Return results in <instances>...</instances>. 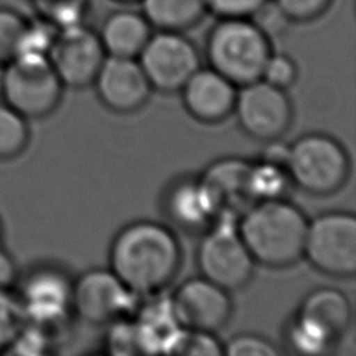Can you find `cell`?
Returning a JSON list of instances; mask_svg holds the SVG:
<instances>
[{
	"mask_svg": "<svg viewBox=\"0 0 356 356\" xmlns=\"http://www.w3.org/2000/svg\"><path fill=\"white\" fill-rule=\"evenodd\" d=\"M241 129L261 142L280 139L292 122V103L285 89L264 79L239 86L234 111Z\"/></svg>",
	"mask_w": 356,
	"mask_h": 356,
	"instance_id": "10",
	"label": "cell"
},
{
	"mask_svg": "<svg viewBox=\"0 0 356 356\" xmlns=\"http://www.w3.org/2000/svg\"><path fill=\"white\" fill-rule=\"evenodd\" d=\"M204 231L196 252L200 275L228 292L245 286L253 275L256 261L234 218L220 217Z\"/></svg>",
	"mask_w": 356,
	"mask_h": 356,
	"instance_id": "7",
	"label": "cell"
},
{
	"mask_svg": "<svg viewBox=\"0 0 356 356\" xmlns=\"http://www.w3.org/2000/svg\"><path fill=\"white\" fill-rule=\"evenodd\" d=\"M28 142V120L0 100V161L19 156Z\"/></svg>",
	"mask_w": 356,
	"mask_h": 356,
	"instance_id": "22",
	"label": "cell"
},
{
	"mask_svg": "<svg viewBox=\"0 0 356 356\" xmlns=\"http://www.w3.org/2000/svg\"><path fill=\"white\" fill-rule=\"evenodd\" d=\"M250 164L241 159L218 160L197 178L216 220L234 218L235 213H242L253 203L249 189Z\"/></svg>",
	"mask_w": 356,
	"mask_h": 356,
	"instance_id": "15",
	"label": "cell"
},
{
	"mask_svg": "<svg viewBox=\"0 0 356 356\" xmlns=\"http://www.w3.org/2000/svg\"><path fill=\"white\" fill-rule=\"evenodd\" d=\"M47 57L64 88L92 85L107 57L96 31L83 22L58 28Z\"/></svg>",
	"mask_w": 356,
	"mask_h": 356,
	"instance_id": "11",
	"label": "cell"
},
{
	"mask_svg": "<svg viewBox=\"0 0 356 356\" xmlns=\"http://www.w3.org/2000/svg\"><path fill=\"white\" fill-rule=\"evenodd\" d=\"M26 324V317L17 295L0 289V353L10 346Z\"/></svg>",
	"mask_w": 356,
	"mask_h": 356,
	"instance_id": "26",
	"label": "cell"
},
{
	"mask_svg": "<svg viewBox=\"0 0 356 356\" xmlns=\"http://www.w3.org/2000/svg\"><path fill=\"white\" fill-rule=\"evenodd\" d=\"M271 53L268 35L250 18H220L207 33L209 67L238 88L261 78Z\"/></svg>",
	"mask_w": 356,
	"mask_h": 356,
	"instance_id": "3",
	"label": "cell"
},
{
	"mask_svg": "<svg viewBox=\"0 0 356 356\" xmlns=\"http://www.w3.org/2000/svg\"><path fill=\"white\" fill-rule=\"evenodd\" d=\"M153 89L178 92L200 68V56L182 32L157 31L152 33L138 56Z\"/></svg>",
	"mask_w": 356,
	"mask_h": 356,
	"instance_id": "9",
	"label": "cell"
},
{
	"mask_svg": "<svg viewBox=\"0 0 356 356\" xmlns=\"http://www.w3.org/2000/svg\"><path fill=\"white\" fill-rule=\"evenodd\" d=\"M17 281V266L11 254L0 246V289L11 291Z\"/></svg>",
	"mask_w": 356,
	"mask_h": 356,
	"instance_id": "31",
	"label": "cell"
},
{
	"mask_svg": "<svg viewBox=\"0 0 356 356\" xmlns=\"http://www.w3.org/2000/svg\"><path fill=\"white\" fill-rule=\"evenodd\" d=\"M278 349L268 339L250 332L232 337L222 345V355L229 356H274Z\"/></svg>",
	"mask_w": 356,
	"mask_h": 356,
	"instance_id": "27",
	"label": "cell"
},
{
	"mask_svg": "<svg viewBox=\"0 0 356 356\" xmlns=\"http://www.w3.org/2000/svg\"><path fill=\"white\" fill-rule=\"evenodd\" d=\"M291 184L303 192L325 196L348 179L350 161L345 147L325 134H306L288 145L285 164Z\"/></svg>",
	"mask_w": 356,
	"mask_h": 356,
	"instance_id": "5",
	"label": "cell"
},
{
	"mask_svg": "<svg viewBox=\"0 0 356 356\" xmlns=\"http://www.w3.org/2000/svg\"><path fill=\"white\" fill-rule=\"evenodd\" d=\"M40 19L54 28L82 22L90 0H31Z\"/></svg>",
	"mask_w": 356,
	"mask_h": 356,
	"instance_id": "23",
	"label": "cell"
},
{
	"mask_svg": "<svg viewBox=\"0 0 356 356\" xmlns=\"http://www.w3.org/2000/svg\"><path fill=\"white\" fill-rule=\"evenodd\" d=\"M63 89L47 54L19 53L4 64L1 102L26 120L51 114L60 104Z\"/></svg>",
	"mask_w": 356,
	"mask_h": 356,
	"instance_id": "6",
	"label": "cell"
},
{
	"mask_svg": "<svg viewBox=\"0 0 356 356\" xmlns=\"http://www.w3.org/2000/svg\"><path fill=\"white\" fill-rule=\"evenodd\" d=\"M296 76L298 67L289 56L282 53H271L264 65L261 79L277 88L286 89L293 85Z\"/></svg>",
	"mask_w": 356,
	"mask_h": 356,
	"instance_id": "28",
	"label": "cell"
},
{
	"mask_svg": "<svg viewBox=\"0 0 356 356\" xmlns=\"http://www.w3.org/2000/svg\"><path fill=\"white\" fill-rule=\"evenodd\" d=\"M268 0H206L207 10L218 18H252Z\"/></svg>",
	"mask_w": 356,
	"mask_h": 356,
	"instance_id": "30",
	"label": "cell"
},
{
	"mask_svg": "<svg viewBox=\"0 0 356 356\" xmlns=\"http://www.w3.org/2000/svg\"><path fill=\"white\" fill-rule=\"evenodd\" d=\"M152 31L142 11L118 10L106 17L97 35L107 56L138 58Z\"/></svg>",
	"mask_w": 356,
	"mask_h": 356,
	"instance_id": "18",
	"label": "cell"
},
{
	"mask_svg": "<svg viewBox=\"0 0 356 356\" xmlns=\"http://www.w3.org/2000/svg\"><path fill=\"white\" fill-rule=\"evenodd\" d=\"M291 179L284 167L260 160L250 164L249 189L254 202L284 197Z\"/></svg>",
	"mask_w": 356,
	"mask_h": 356,
	"instance_id": "21",
	"label": "cell"
},
{
	"mask_svg": "<svg viewBox=\"0 0 356 356\" xmlns=\"http://www.w3.org/2000/svg\"><path fill=\"white\" fill-rule=\"evenodd\" d=\"M142 14L156 31L184 32L197 25L207 10L206 0H139Z\"/></svg>",
	"mask_w": 356,
	"mask_h": 356,
	"instance_id": "20",
	"label": "cell"
},
{
	"mask_svg": "<svg viewBox=\"0 0 356 356\" xmlns=\"http://www.w3.org/2000/svg\"><path fill=\"white\" fill-rule=\"evenodd\" d=\"M71 285L54 268L31 273L17 295L26 321L40 327L57 323L71 307Z\"/></svg>",
	"mask_w": 356,
	"mask_h": 356,
	"instance_id": "16",
	"label": "cell"
},
{
	"mask_svg": "<svg viewBox=\"0 0 356 356\" xmlns=\"http://www.w3.org/2000/svg\"><path fill=\"white\" fill-rule=\"evenodd\" d=\"M186 111L197 121L216 124L234 111L238 86L213 68H199L181 88Z\"/></svg>",
	"mask_w": 356,
	"mask_h": 356,
	"instance_id": "17",
	"label": "cell"
},
{
	"mask_svg": "<svg viewBox=\"0 0 356 356\" xmlns=\"http://www.w3.org/2000/svg\"><path fill=\"white\" fill-rule=\"evenodd\" d=\"M307 221L298 206L277 197L252 203L236 227L256 264L281 268L303 257Z\"/></svg>",
	"mask_w": 356,
	"mask_h": 356,
	"instance_id": "2",
	"label": "cell"
},
{
	"mask_svg": "<svg viewBox=\"0 0 356 356\" xmlns=\"http://www.w3.org/2000/svg\"><path fill=\"white\" fill-rule=\"evenodd\" d=\"M170 302L178 325L188 330L214 334L232 314L229 292L202 275L184 281Z\"/></svg>",
	"mask_w": 356,
	"mask_h": 356,
	"instance_id": "13",
	"label": "cell"
},
{
	"mask_svg": "<svg viewBox=\"0 0 356 356\" xmlns=\"http://www.w3.org/2000/svg\"><path fill=\"white\" fill-rule=\"evenodd\" d=\"M164 204L167 216L188 231L206 229L216 220L197 178L175 182L167 191Z\"/></svg>",
	"mask_w": 356,
	"mask_h": 356,
	"instance_id": "19",
	"label": "cell"
},
{
	"mask_svg": "<svg viewBox=\"0 0 356 356\" xmlns=\"http://www.w3.org/2000/svg\"><path fill=\"white\" fill-rule=\"evenodd\" d=\"M117 1H122V3H131V1H138V0H117Z\"/></svg>",
	"mask_w": 356,
	"mask_h": 356,
	"instance_id": "34",
	"label": "cell"
},
{
	"mask_svg": "<svg viewBox=\"0 0 356 356\" xmlns=\"http://www.w3.org/2000/svg\"><path fill=\"white\" fill-rule=\"evenodd\" d=\"M303 256L320 273L352 277L356 273V217L328 211L307 221Z\"/></svg>",
	"mask_w": 356,
	"mask_h": 356,
	"instance_id": "8",
	"label": "cell"
},
{
	"mask_svg": "<svg viewBox=\"0 0 356 356\" xmlns=\"http://www.w3.org/2000/svg\"><path fill=\"white\" fill-rule=\"evenodd\" d=\"M135 296L110 268H93L71 285V309L89 324L115 323L132 309Z\"/></svg>",
	"mask_w": 356,
	"mask_h": 356,
	"instance_id": "12",
	"label": "cell"
},
{
	"mask_svg": "<svg viewBox=\"0 0 356 356\" xmlns=\"http://www.w3.org/2000/svg\"><path fill=\"white\" fill-rule=\"evenodd\" d=\"M352 321L348 296L331 286L316 288L299 305L288 324L286 339L302 355H323L341 341Z\"/></svg>",
	"mask_w": 356,
	"mask_h": 356,
	"instance_id": "4",
	"label": "cell"
},
{
	"mask_svg": "<svg viewBox=\"0 0 356 356\" xmlns=\"http://www.w3.org/2000/svg\"><path fill=\"white\" fill-rule=\"evenodd\" d=\"M164 353L174 355H222V345L214 334L179 328L168 342Z\"/></svg>",
	"mask_w": 356,
	"mask_h": 356,
	"instance_id": "25",
	"label": "cell"
},
{
	"mask_svg": "<svg viewBox=\"0 0 356 356\" xmlns=\"http://www.w3.org/2000/svg\"><path fill=\"white\" fill-rule=\"evenodd\" d=\"M286 156H288V145L278 142V139H275V140L267 142V146L264 147L263 154H261V160L275 164V165H281L285 168Z\"/></svg>",
	"mask_w": 356,
	"mask_h": 356,
	"instance_id": "32",
	"label": "cell"
},
{
	"mask_svg": "<svg viewBox=\"0 0 356 356\" xmlns=\"http://www.w3.org/2000/svg\"><path fill=\"white\" fill-rule=\"evenodd\" d=\"M181 245L165 225L140 220L125 225L110 246V270L136 296H152L171 284L181 266Z\"/></svg>",
	"mask_w": 356,
	"mask_h": 356,
	"instance_id": "1",
	"label": "cell"
},
{
	"mask_svg": "<svg viewBox=\"0 0 356 356\" xmlns=\"http://www.w3.org/2000/svg\"><path fill=\"white\" fill-rule=\"evenodd\" d=\"M100 102L114 113H134L149 99L152 85L138 58L107 56L93 81Z\"/></svg>",
	"mask_w": 356,
	"mask_h": 356,
	"instance_id": "14",
	"label": "cell"
},
{
	"mask_svg": "<svg viewBox=\"0 0 356 356\" xmlns=\"http://www.w3.org/2000/svg\"><path fill=\"white\" fill-rule=\"evenodd\" d=\"M291 22H309L321 17L332 0H273Z\"/></svg>",
	"mask_w": 356,
	"mask_h": 356,
	"instance_id": "29",
	"label": "cell"
},
{
	"mask_svg": "<svg viewBox=\"0 0 356 356\" xmlns=\"http://www.w3.org/2000/svg\"><path fill=\"white\" fill-rule=\"evenodd\" d=\"M3 78H4V65L0 64V100H1V93H3Z\"/></svg>",
	"mask_w": 356,
	"mask_h": 356,
	"instance_id": "33",
	"label": "cell"
},
{
	"mask_svg": "<svg viewBox=\"0 0 356 356\" xmlns=\"http://www.w3.org/2000/svg\"><path fill=\"white\" fill-rule=\"evenodd\" d=\"M28 21L15 10L0 7V64L19 54Z\"/></svg>",
	"mask_w": 356,
	"mask_h": 356,
	"instance_id": "24",
	"label": "cell"
}]
</instances>
